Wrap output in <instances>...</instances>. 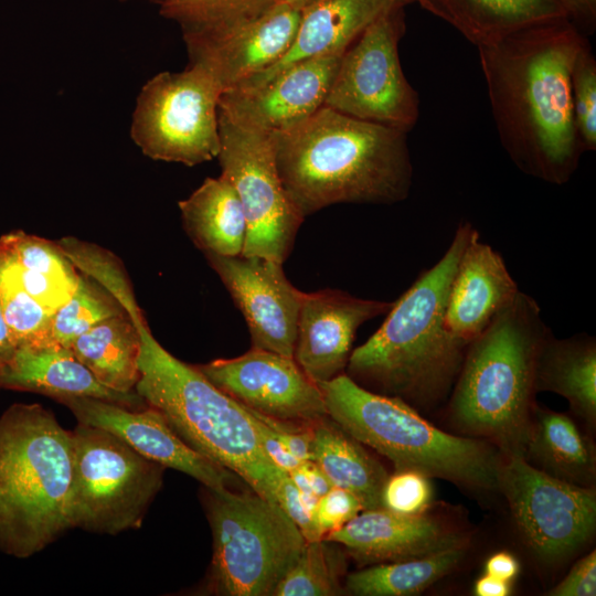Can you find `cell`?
<instances>
[{
  "mask_svg": "<svg viewBox=\"0 0 596 596\" xmlns=\"http://www.w3.org/2000/svg\"><path fill=\"white\" fill-rule=\"evenodd\" d=\"M586 40L561 17L477 46L501 146L523 173L551 184L566 183L584 151L571 73Z\"/></svg>",
  "mask_w": 596,
  "mask_h": 596,
  "instance_id": "obj_1",
  "label": "cell"
},
{
  "mask_svg": "<svg viewBox=\"0 0 596 596\" xmlns=\"http://www.w3.org/2000/svg\"><path fill=\"white\" fill-rule=\"evenodd\" d=\"M272 135L279 178L302 217L332 204H393L409 194L405 131L322 106Z\"/></svg>",
  "mask_w": 596,
  "mask_h": 596,
  "instance_id": "obj_2",
  "label": "cell"
},
{
  "mask_svg": "<svg viewBox=\"0 0 596 596\" xmlns=\"http://www.w3.org/2000/svg\"><path fill=\"white\" fill-rule=\"evenodd\" d=\"M478 230L461 222L441 258L396 300L382 326L351 352L347 375L360 386L429 407L444 400L459 374L467 343L445 326L450 284Z\"/></svg>",
  "mask_w": 596,
  "mask_h": 596,
  "instance_id": "obj_3",
  "label": "cell"
},
{
  "mask_svg": "<svg viewBox=\"0 0 596 596\" xmlns=\"http://www.w3.org/2000/svg\"><path fill=\"white\" fill-rule=\"evenodd\" d=\"M129 317L140 333V379L135 391L158 409L192 449L277 502L283 472L266 456L248 409L182 362L152 336L142 310Z\"/></svg>",
  "mask_w": 596,
  "mask_h": 596,
  "instance_id": "obj_4",
  "label": "cell"
},
{
  "mask_svg": "<svg viewBox=\"0 0 596 596\" xmlns=\"http://www.w3.org/2000/svg\"><path fill=\"white\" fill-rule=\"evenodd\" d=\"M550 333L539 304L520 290L468 344L450 401L462 429L524 457L538 355Z\"/></svg>",
  "mask_w": 596,
  "mask_h": 596,
  "instance_id": "obj_5",
  "label": "cell"
},
{
  "mask_svg": "<svg viewBox=\"0 0 596 596\" xmlns=\"http://www.w3.org/2000/svg\"><path fill=\"white\" fill-rule=\"evenodd\" d=\"M73 432L39 403L0 415V552L26 558L71 529Z\"/></svg>",
  "mask_w": 596,
  "mask_h": 596,
  "instance_id": "obj_6",
  "label": "cell"
},
{
  "mask_svg": "<svg viewBox=\"0 0 596 596\" xmlns=\"http://www.w3.org/2000/svg\"><path fill=\"white\" fill-rule=\"evenodd\" d=\"M318 386L328 416L396 470L412 469L477 490L498 488L500 461L485 443L440 430L403 400L369 391L345 373Z\"/></svg>",
  "mask_w": 596,
  "mask_h": 596,
  "instance_id": "obj_7",
  "label": "cell"
},
{
  "mask_svg": "<svg viewBox=\"0 0 596 596\" xmlns=\"http://www.w3.org/2000/svg\"><path fill=\"white\" fill-rule=\"evenodd\" d=\"M204 488L213 538L206 592L273 596L306 539L276 502L252 491Z\"/></svg>",
  "mask_w": 596,
  "mask_h": 596,
  "instance_id": "obj_8",
  "label": "cell"
},
{
  "mask_svg": "<svg viewBox=\"0 0 596 596\" xmlns=\"http://www.w3.org/2000/svg\"><path fill=\"white\" fill-rule=\"evenodd\" d=\"M68 523L98 534L139 529L166 468L103 428L77 423Z\"/></svg>",
  "mask_w": 596,
  "mask_h": 596,
  "instance_id": "obj_9",
  "label": "cell"
},
{
  "mask_svg": "<svg viewBox=\"0 0 596 596\" xmlns=\"http://www.w3.org/2000/svg\"><path fill=\"white\" fill-rule=\"evenodd\" d=\"M221 94L215 79L198 64L156 74L137 97L130 128L134 142L153 160L189 167L216 158Z\"/></svg>",
  "mask_w": 596,
  "mask_h": 596,
  "instance_id": "obj_10",
  "label": "cell"
},
{
  "mask_svg": "<svg viewBox=\"0 0 596 596\" xmlns=\"http://www.w3.org/2000/svg\"><path fill=\"white\" fill-rule=\"evenodd\" d=\"M405 6L396 2L344 51L324 106L405 132L413 129L419 99L403 73L398 55L406 30Z\"/></svg>",
  "mask_w": 596,
  "mask_h": 596,
  "instance_id": "obj_11",
  "label": "cell"
},
{
  "mask_svg": "<svg viewBox=\"0 0 596 596\" xmlns=\"http://www.w3.org/2000/svg\"><path fill=\"white\" fill-rule=\"evenodd\" d=\"M222 173L241 200L247 223L243 256L283 264L290 255L305 217L279 178L273 135L242 128L219 111Z\"/></svg>",
  "mask_w": 596,
  "mask_h": 596,
  "instance_id": "obj_12",
  "label": "cell"
},
{
  "mask_svg": "<svg viewBox=\"0 0 596 596\" xmlns=\"http://www.w3.org/2000/svg\"><path fill=\"white\" fill-rule=\"evenodd\" d=\"M498 488L523 538L544 558L566 556L594 531L595 491L551 476L523 456L509 455L500 462Z\"/></svg>",
  "mask_w": 596,
  "mask_h": 596,
  "instance_id": "obj_13",
  "label": "cell"
},
{
  "mask_svg": "<svg viewBox=\"0 0 596 596\" xmlns=\"http://www.w3.org/2000/svg\"><path fill=\"white\" fill-rule=\"evenodd\" d=\"M195 366L217 389L265 416L305 424L328 417L320 387L294 358L252 348Z\"/></svg>",
  "mask_w": 596,
  "mask_h": 596,
  "instance_id": "obj_14",
  "label": "cell"
},
{
  "mask_svg": "<svg viewBox=\"0 0 596 596\" xmlns=\"http://www.w3.org/2000/svg\"><path fill=\"white\" fill-rule=\"evenodd\" d=\"M203 254L242 311L252 348L294 358L304 292L287 279L283 264L260 256Z\"/></svg>",
  "mask_w": 596,
  "mask_h": 596,
  "instance_id": "obj_15",
  "label": "cell"
},
{
  "mask_svg": "<svg viewBox=\"0 0 596 596\" xmlns=\"http://www.w3.org/2000/svg\"><path fill=\"white\" fill-rule=\"evenodd\" d=\"M343 53L295 63L258 87L225 91L219 111L245 129L268 134L285 130L324 106Z\"/></svg>",
  "mask_w": 596,
  "mask_h": 596,
  "instance_id": "obj_16",
  "label": "cell"
},
{
  "mask_svg": "<svg viewBox=\"0 0 596 596\" xmlns=\"http://www.w3.org/2000/svg\"><path fill=\"white\" fill-rule=\"evenodd\" d=\"M56 402L66 406L77 423L110 432L164 468L189 475L206 488H230L233 473L185 444L152 406L132 409L92 397H65Z\"/></svg>",
  "mask_w": 596,
  "mask_h": 596,
  "instance_id": "obj_17",
  "label": "cell"
},
{
  "mask_svg": "<svg viewBox=\"0 0 596 596\" xmlns=\"http://www.w3.org/2000/svg\"><path fill=\"white\" fill-rule=\"evenodd\" d=\"M394 301L363 299L326 288L304 292L294 359L317 385L343 373L358 329L386 315Z\"/></svg>",
  "mask_w": 596,
  "mask_h": 596,
  "instance_id": "obj_18",
  "label": "cell"
},
{
  "mask_svg": "<svg viewBox=\"0 0 596 596\" xmlns=\"http://www.w3.org/2000/svg\"><path fill=\"white\" fill-rule=\"evenodd\" d=\"M324 539L339 543L360 564H381L466 546L458 530L428 515L401 514L384 508L362 510Z\"/></svg>",
  "mask_w": 596,
  "mask_h": 596,
  "instance_id": "obj_19",
  "label": "cell"
},
{
  "mask_svg": "<svg viewBox=\"0 0 596 596\" xmlns=\"http://www.w3.org/2000/svg\"><path fill=\"white\" fill-rule=\"evenodd\" d=\"M520 291L504 259L477 232L460 258L445 309L446 329L469 344Z\"/></svg>",
  "mask_w": 596,
  "mask_h": 596,
  "instance_id": "obj_20",
  "label": "cell"
},
{
  "mask_svg": "<svg viewBox=\"0 0 596 596\" xmlns=\"http://www.w3.org/2000/svg\"><path fill=\"white\" fill-rule=\"evenodd\" d=\"M301 10L283 2L230 36L187 47L191 64L205 68L222 93L280 60L290 47Z\"/></svg>",
  "mask_w": 596,
  "mask_h": 596,
  "instance_id": "obj_21",
  "label": "cell"
},
{
  "mask_svg": "<svg viewBox=\"0 0 596 596\" xmlns=\"http://www.w3.org/2000/svg\"><path fill=\"white\" fill-rule=\"evenodd\" d=\"M0 390L33 392L55 401L92 397L132 409L148 406L136 391L121 393L103 385L70 348L56 342L18 347L0 376Z\"/></svg>",
  "mask_w": 596,
  "mask_h": 596,
  "instance_id": "obj_22",
  "label": "cell"
},
{
  "mask_svg": "<svg viewBox=\"0 0 596 596\" xmlns=\"http://www.w3.org/2000/svg\"><path fill=\"white\" fill-rule=\"evenodd\" d=\"M396 2L402 1L320 0L307 7L301 12L295 39L285 55L231 89L258 87L295 63L344 52L369 24Z\"/></svg>",
  "mask_w": 596,
  "mask_h": 596,
  "instance_id": "obj_23",
  "label": "cell"
},
{
  "mask_svg": "<svg viewBox=\"0 0 596 596\" xmlns=\"http://www.w3.org/2000/svg\"><path fill=\"white\" fill-rule=\"evenodd\" d=\"M476 46L528 25L567 17L556 0H413ZM568 18V17H567Z\"/></svg>",
  "mask_w": 596,
  "mask_h": 596,
  "instance_id": "obj_24",
  "label": "cell"
},
{
  "mask_svg": "<svg viewBox=\"0 0 596 596\" xmlns=\"http://www.w3.org/2000/svg\"><path fill=\"white\" fill-rule=\"evenodd\" d=\"M183 228L203 253L242 255L247 223L236 190L227 178H206L179 202Z\"/></svg>",
  "mask_w": 596,
  "mask_h": 596,
  "instance_id": "obj_25",
  "label": "cell"
},
{
  "mask_svg": "<svg viewBox=\"0 0 596 596\" xmlns=\"http://www.w3.org/2000/svg\"><path fill=\"white\" fill-rule=\"evenodd\" d=\"M312 461L332 486L352 492L363 510L382 508L387 471L329 416L313 427Z\"/></svg>",
  "mask_w": 596,
  "mask_h": 596,
  "instance_id": "obj_26",
  "label": "cell"
},
{
  "mask_svg": "<svg viewBox=\"0 0 596 596\" xmlns=\"http://www.w3.org/2000/svg\"><path fill=\"white\" fill-rule=\"evenodd\" d=\"M536 391H551L565 397L575 413L594 422L596 415V343L579 333L544 340L535 368Z\"/></svg>",
  "mask_w": 596,
  "mask_h": 596,
  "instance_id": "obj_27",
  "label": "cell"
},
{
  "mask_svg": "<svg viewBox=\"0 0 596 596\" xmlns=\"http://www.w3.org/2000/svg\"><path fill=\"white\" fill-rule=\"evenodd\" d=\"M140 333L128 313L100 321L70 345L75 356L108 389L134 392L140 379Z\"/></svg>",
  "mask_w": 596,
  "mask_h": 596,
  "instance_id": "obj_28",
  "label": "cell"
},
{
  "mask_svg": "<svg viewBox=\"0 0 596 596\" xmlns=\"http://www.w3.org/2000/svg\"><path fill=\"white\" fill-rule=\"evenodd\" d=\"M524 457L558 479L583 486L592 482L595 457L589 443L566 415L534 406Z\"/></svg>",
  "mask_w": 596,
  "mask_h": 596,
  "instance_id": "obj_29",
  "label": "cell"
},
{
  "mask_svg": "<svg viewBox=\"0 0 596 596\" xmlns=\"http://www.w3.org/2000/svg\"><path fill=\"white\" fill-rule=\"evenodd\" d=\"M179 24L187 47L217 42L256 21L280 0H149Z\"/></svg>",
  "mask_w": 596,
  "mask_h": 596,
  "instance_id": "obj_30",
  "label": "cell"
},
{
  "mask_svg": "<svg viewBox=\"0 0 596 596\" xmlns=\"http://www.w3.org/2000/svg\"><path fill=\"white\" fill-rule=\"evenodd\" d=\"M465 550L466 546H459L370 566L349 574L345 589L359 596L416 595L454 570L464 557Z\"/></svg>",
  "mask_w": 596,
  "mask_h": 596,
  "instance_id": "obj_31",
  "label": "cell"
},
{
  "mask_svg": "<svg viewBox=\"0 0 596 596\" xmlns=\"http://www.w3.org/2000/svg\"><path fill=\"white\" fill-rule=\"evenodd\" d=\"M347 562L340 544L327 539L307 541L273 596H334L343 592Z\"/></svg>",
  "mask_w": 596,
  "mask_h": 596,
  "instance_id": "obj_32",
  "label": "cell"
},
{
  "mask_svg": "<svg viewBox=\"0 0 596 596\" xmlns=\"http://www.w3.org/2000/svg\"><path fill=\"white\" fill-rule=\"evenodd\" d=\"M127 313L120 302L100 284L79 272L70 298L52 317L54 342L70 348L71 343L95 324Z\"/></svg>",
  "mask_w": 596,
  "mask_h": 596,
  "instance_id": "obj_33",
  "label": "cell"
},
{
  "mask_svg": "<svg viewBox=\"0 0 596 596\" xmlns=\"http://www.w3.org/2000/svg\"><path fill=\"white\" fill-rule=\"evenodd\" d=\"M571 96L575 128L584 151L596 149V60L586 40L571 73Z\"/></svg>",
  "mask_w": 596,
  "mask_h": 596,
  "instance_id": "obj_34",
  "label": "cell"
},
{
  "mask_svg": "<svg viewBox=\"0 0 596 596\" xmlns=\"http://www.w3.org/2000/svg\"><path fill=\"white\" fill-rule=\"evenodd\" d=\"M428 478L412 469L389 475L382 490V508L401 514L424 513L433 497Z\"/></svg>",
  "mask_w": 596,
  "mask_h": 596,
  "instance_id": "obj_35",
  "label": "cell"
},
{
  "mask_svg": "<svg viewBox=\"0 0 596 596\" xmlns=\"http://www.w3.org/2000/svg\"><path fill=\"white\" fill-rule=\"evenodd\" d=\"M362 510L361 502L352 492L332 486L318 498L313 511V522L320 539L342 528Z\"/></svg>",
  "mask_w": 596,
  "mask_h": 596,
  "instance_id": "obj_36",
  "label": "cell"
},
{
  "mask_svg": "<svg viewBox=\"0 0 596 596\" xmlns=\"http://www.w3.org/2000/svg\"><path fill=\"white\" fill-rule=\"evenodd\" d=\"M317 501L318 497L299 491L288 472H281L277 488V502L299 528L306 541L320 540L313 522Z\"/></svg>",
  "mask_w": 596,
  "mask_h": 596,
  "instance_id": "obj_37",
  "label": "cell"
},
{
  "mask_svg": "<svg viewBox=\"0 0 596 596\" xmlns=\"http://www.w3.org/2000/svg\"><path fill=\"white\" fill-rule=\"evenodd\" d=\"M252 412L270 428L276 438L299 461L312 460V438L316 424L281 421L253 409Z\"/></svg>",
  "mask_w": 596,
  "mask_h": 596,
  "instance_id": "obj_38",
  "label": "cell"
},
{
  "mask_svg": "<svg viewBox=\"0 0 596 596\" xmlns=\"http://www.w3.org/2000/svg\"><path fill=\"white\" fill-rule=\"evenodd\" d=\"M596 594V552L578 560L567 576L554 587L553 596H594Z\"/></svg>",
  "mask_w": 596,
  "mask_h": 596,
  "instance_id": "obj_39",
  "label": "cell"
},
{
  "mask_svg": "<svg viewBox=\"0 0 596 596\" xmlns=\"http://www.w3.org/2000/svg\"><path fill=\"white\" fill-rule=\"evenodd\" d=\"M246 407V406H245ZM252 416L253 425L257 432V436L263 450L268 459L279 469L285 472H290L298 467L299 461L291 455L285 446L276 438L270 428L262 422L248 407H246Z\"/></svg>",
  "mask_w": 596,
  "mask_h": 596,
  "instance_id": "obj_40",
  "label": "cell"
},
{
  "mask_svg": "<svg viewBox=\"0 0 596 596\" xmlns=\"http://www.w3.org/2000/svg\"><path fill=\"white\" fill-rule=\"evenodd\" d=\"M568 19L584 33H593L596 25V0H556Z\"/></svg>",
  "mask_w": 596,
  "mask_h": 596,
  "instance_id": "obj_41",
  "label": "cell"
},
{
  "mask_svg": "<svg viewBox=\"0 0 596 596\" xmlns=\"http://www.w3.org/2000/svg\"><path fill=\"white\" fill-rule=\"evenodd\" d=\"M485 571L487 575L510 583L519 572V563L513 555L498 552L487 560Z\"/></svg>",
  "mask_w": 596,
  "mask_h": 596,
  "instance_id": "obj_42",
  "label": "cell"
},
{
  "mask_svg": "<svg viewBox=\"0 0 596 596\" xmlns=\"http://www.w3.org/2000/svg\"><path fill=\"white\" fill-rule=\"evenodd\" d=\"M299 467L316 497H321L332 487L327 476L312 460L304 461Z\"/></svg>",
  "mask_w": 596,
  "mask_h": 596,
  "instance_id": "obj_43",
  "label": "cell"
},
{
  "mask_svg": "<svg viewBox=\"0 0 596 596\" xmlns=\"http://www.w3.org/2000/svg\"><path fill=\"white\" fill-rule=\"evenodd\" d=\"M15 349L17 347L0 306V376L12 360Z\"/></svg>",
  "mask_w": 596,
  "mask_h": 596,
  "instance_id": "obj_44",
  "label": "cell"
},
{
  "mask_svg": "<svg viewBox=\"0 0 596 596\" xmlns=\"http://www.w3.org/2000/svg\"><path fill=\"white\" fill-rule=\"evenodd\" d=\"M510 593V583L485 574L475 584V594L478 596H507Z\"/></svg>",
  "mask_w": 596,
  "mask_h": 596,
  "instance_id": "obj_45",
  "label": "cell"
},
{
  "mask_svg": "<svg viewBox=\"0 0 596 596\" xmlns=\"http://www.w3.org/2000/svg\"><path fill=\"white\" fill-rule=\"evenodd\" d=\"M318 1L320 0H280V2L288 4L292 8L299 9L301 11Z\"/></svg>",
  "mask_w": 596,
  "mask_h": 596,
  "instance_id": "obj_46",
  "label": "cell"
},
{
  "mask_svg": "<svg viewBox=\"0 0 596 596\" xmlns=\"http://www.w3.org/2000/svg\"><path fill=\"white\" fill-rule=\"evenodd\" d=\"M401 1L404 2L405 4L414 2L413 0H401Z\"/></svg>",
  "mask_w": 596,
  "mask_h": 596,
  "instance_id": "obj_47",
  "label": "cell"
},
{
  "mask_svg": "<svg viewBox=\"0 0 596 596\" xmlns=\"http://www.w3.org/2000/svg\"><path fill=\"white\" fill-rule=\"evenodd\" d=\"M118 1H123V2H125V1H128V0H118Z\"/></svg>",
  "mask_w": 596,
  "mask_h": 596,
  "instance_id": "obj_48",
  "label": "cell"
}]
</instances>
